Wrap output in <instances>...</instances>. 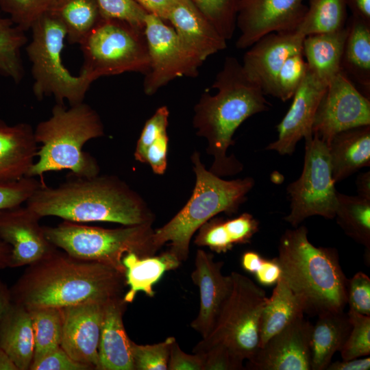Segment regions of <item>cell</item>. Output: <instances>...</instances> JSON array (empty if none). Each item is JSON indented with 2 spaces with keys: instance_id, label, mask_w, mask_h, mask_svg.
<instances>
[{
  "instance_id": "1",
  "label": "cell",
  "mask_w": 370,
  "mask_h": 370,
  "mask_svg": "<svg viewBox=\"0 0 370 370\" xmlns=\"http://www.w3.org/2000/svg\"><path fill=\"white\" fill-rule=\"evenodd\" d=\"M125 274L97 262L74 258L58 249L25 271L10 288L11 301L27 309L62 308L123 297Z\"/></svg>"
},
{
  "instance_id": "2",
  "label": "cell",
  "mask_w": 370,
  "mask_h": 370,
  "mask_svg": "<svg viewBox=\"0 0 370 370\" xmlns=\"http://www.w3.org/2000/svg\"><path fill=\"white\" fill-rule=\"evenodd\" d=\"M212 88L214 95L204 92L194 108L193 124L196 134L206 139V152L214 160L209 171L217 176L234 175L243 164L228 148L238 127L250 116L269 110V102L261 88L249 78L242 64L226 57Z\"/></svg>"
},
{
  "instance_id": "3",
  "label": "cell",
  "mask_w": 370,
  "mask_h": 370,
  "mask_svg": "<svg viewBox=\"0 0 370 370\" xmlns=\"http://www.w3.org/2000/svg\"><path fill=\"white\" fill-rule=\"evenodd\" d=\"M69 176L71 178L57 187L42 184L26 201V206L41 218L53 216L80 223L153 224L154 215L146 202L119 177Z\"/></svg>"
},
{
  "instance_id": "4",
  "label": "cell",
  "mask_w": 370,
  "mask_h": 370,
  "mask_svg": "<svg viewBox=\"0 0 370 370\" xmlns=\"http://www.w3.org/2000/svg\"><path fill=\"white\" fill-rule=\"evenodd\" d=\"M276 258L282 277L303 300L306 313L318 316L343 311L348 279L336 249L314 246L308 229L301 225L282 235Z\"/></svg>"
},
{
  "instance_id": "5",
  "label": "cell",
  "mask_w": 370,
  "mask_h": 370,
  "mask_svg": "<svg viewBox=\"0 0 370 370\" xmlns=\"http://www.w3.org/2000/svg\"><path fill=\"white\" fill-rule=\"evenodd\" d=\"M103 135L101 119L89 105L82 102L67 108L56 103L50 117L40 121L34 130L36 140L42 145L27 177L65 169L78 177L98 175L100 168L97 160L82 149L88 140Z\"/></svg>"
},
{
  "instance_id": "6",
  "label": "cell",
  "mask_w": 370,
  "mask_h": 370,
  "mask_svg": "<svg viewBox=\"0 0 370 370\" xmlns=\"http://www.w3.org/2000/svg\"><path fill=\"white\" fill-rule=\"evenodd\" d=\"M195 174V184L186 205L164 225L154 230L152 240L158 251L169 243V251L181 262L187 260L190 240L196 231L217 214L231 215L237 212L247 200L254 186V180H225L207 170L195 151L191 156Z\"/></svg>"
},
{
  "instance_id": "7",
  "label": "cell",
  "mask_w": 370,
  "mask_h": 370,
  "mask_svg": "<svg viewBox=\"0 0 370 370\" xmlns=\"http://www.w3.org/2000/svg\"><path fill=\"white\" fill-rule=\"evenodd\" d=\"M43 230L49 241L69 255L107 264L124 274L125 254L149 256L157 251L151 223L106 229L64 220L56 227L43 226Z\"/></svg>"
},
{
  "instance_id": "8",
  "label": "cell",
  "mask_w": 370,
  "mask_h": 370,
  "mask_svg": "<svg viewBox=\"0 0 370 370\" xmlns=\"http://www.w3.org/2000/svg\"><path fill=\"white\" fill-rule=\"evenodd\" d=\"M32 40L26 46L32 64V86L36 98L53 96L56 103L67 101L70 106L84 102L92 82L84 74L72 75L64 66L62 51L66 30L60 20L49 12L32 26Z\"/></svg>"
},
{
  "instance_id": "9",
  "label": "cell",
  "mask_w": 370,
  "mask_h": 370,
  "mask_svg": "<svg viewBox=\"0 0 370 370\" xmlns=\"http://www.w3.org/2000/svg\"><path fill=\"white\" fill-rule=\"evenodd\" d=\"M232 288L208 336L194 347L202 353L214 346L226 348L244 361L259 348L260 320L267 297L248 277L232 272Z\"/></svg>"
},
{
  "instance_id": "10",
  "label": "cell",
  "mask_w": 370,
  "mask_h": 370,
  "mask_svg": "<svg viewBox=\"0 0 370 370\" xmlns=\"http://www.w3.org/2000/svg\"><path fill=\"white\" fill-rule=\"evenodd\" d=\"M81 73L92 82L103 76L126 72L146 74L149 57L144 29L112 18H101L79 44Z\"/></svg>"
},
{
  "instance_id": "11",
  "label": "cell",
  "mask_w": 370,
  "mask_h": 370,
  "mask_svg": "<svg viewBox=\"0 0 370 370\" xmlns=\"http://www.w3.org/2000/svg\"><path fill=\"white\" fill-rule=\"evenodd\" d=\"M335 184L327 144L315 136L305 139L302 172L286 188L290 212L284 221L296 227L312 216L334 219L338 192Z\"/></svg>"
},
{
  "instance_id": "12",
  "label": "cell",
  "mask_w": 370,
  "mask_h": 370,
  "mask_svg": "<svg viewBox=\"0 0 370 370\" xmlns=\"http://www.w3.org/2000/svg\"><path fill=\"white\" fill-rule=\"evenodd\" d=\"M365 125H370L369 97L362 94L341 71L329 82L319 101L312 136L328 145L338 132Z\"/></svg>"
},
{
  "instance_id": "13",
  "label": "cell",
  "mask_w": 370,
  "mask_h": 370,
  "mask_svg": "<svg viewBox=\"0 0 370 370\" xmlns=\"http://www.w3.org/2000/svg\"><path fill=\"white\" fill-rule=\"evenodd\" d=\"M144 32L147 43L149 69L143 88L147 95L180 77H195L199 67L182 49L174 29L160 18L147 14Z\"/></svg>"
},
{
  "instance_id": "14",
  "label": "cell",
  "mask_w": 370,
  "mask_h": 370,
  "mask_svg": "<svg viewBox=\"0 0 370 370\" xmlns=\"http://www.w3.org/2000/svg\"><path fill=\"white\" fill-rule=\"evenodd\" d=\"M306 1L240 0L236 16L240 34L236 48H249L272 32L295 31L307 10Z\"/></svg>"
},
{
  "instance_id": "15",
  "label": "cell",
  "mask_w": 370,
  "mask_h": 370,
  "mask_svg": "<svg viewBox=\"0 0 370 370\" xmlns=\"http://www.w3.org/2000/svg\"><path fill=\"white\" fill-rule=\"evenodd\" d=\"M40 219L27 206L0 210V238L11 247L10 268L32 264L57 249L46 238Z\"/></svg>"
},
{
  "instance_id": "16",
  "label": "cell",
  "mask_w": 370,
  "mask_h": 370,
  "mask_svg": "<svg viewBox=\"0 0 370 370\" xmlns=\"http://www.w3.org/2000/svg\"><path fill=\"white\" fill-rule=\"evenodd\" d=\"M312 324L301 317L271 337L247 360L251 370H310Z\"/></svg>"
},
{
  "instance_id": "17",
  "label": "cell",
  "mask_w": 370,
  "mask_h": 370,
  "mask_svg": "<svg viewBox=\"0 0 370 370\" xmlns=\"http://www.w3.org/2000/svg\"><path fill=\"white\" fill-rule=\"evenodd\" d=\"M105 303L88 301L61 308L60 346L74 360L91 369L99 370L98 347Z\"/></svg>"
},
{
  "instance_id": "18",
  "label": "cell",
  "mask_w": 370,
  "mask_h": 370,
  "mask_svg": "<svg viewBox=\"0 0 370 370\" xmlns=\"http://www.w3.org/2000/svg\"><path fill=\"white\" fill-rule=\"evenodd\" d=\"M327 84L309 69L293 96L292 103L277 125L278 138L266 150L280 155H291L298 142L312 136V127L319 101Z\"/></svg>"
},
{
  "instance_id": "19",
  "label": "cell",
  "mask_w": 370,
  "mask_h": 370,
  "mask_svg": "<svg viewBox=\"0 0 370 370\" xmlns=\"http://www.w3.org/2000/svg\"><path fill=\"white\" fill-rule=\"evenodd\" d=\"M305 36L294 32L266 34L245 53L242 66L251 79L261 88L265 95L273 97L277 75L285 60L303 51Z\"/></svg>"
},
{
  "instance_id": "20",
  "label": "cell",
  "mask_w": 370,
  "mask_h": 370,
  "mask_svg": "<svg viewBox=\"0 0 370 370\" xmlns=\"http://www.w3.org/2000/svg\"><path fill=\"white\" fill-rule=\"evenodd\" d=\"M223 262L214 261L211 254L197 251L191 279L199 288L200 302L199 313L190 326L202 338L212 330L232 288L231 275H223Z\"/></svg>"
},
{
  "instance_id": "21",
  "label": "cell",
  "mask_w": 370,
  "mask_h": 370,
  "mask_svg": "<svg viewBox=\"0 0 370 370\" xmlns=\"http://www.w3.org/2000/svg\"><path fill=\"white\" fill-rule=\"evenodd\" d=\"M186 54L199 66L226 48L223 38L192 0H177L167 19Z\"/></svg>"
},
{
  "instance_id": "22",
  "label": "cell",
  "mask_w": 370,
  "mask_h": 370,
  "mask_svg": "<svg viewBox=\"0 0 370 370\" xmlns=\"http://www.w3.org/2000/svg\"><path fill=\"white\" fill-rule=\"evenodd\" d=\"M38 150L31 125L19 123L10 125L0 119V184L27 177Z\"/></svg>"
},
{
  "instance_id": "23",
  "label": "cell",
  "mask_w": 370,
  "mask_h": 370,
  "mask_svg": "<svg viewBox=\"0 0 370 370\" xmlns=\"http://www.w3.org/2000/svg\"><path fill=\"white\" fill-rule=\"evenodd\" d=\"M127 304L123 296L104 304L98 347L99 370H134L132 341L123 322Z\"/></svg>"
},
{
  "instance_id": "24",
  "label": "cell",
  "mask_w": 370,
  "mask_h": 370,
  "mask_svg": "<svg viewBox=\"0 0 370 370\" xmlns=\"http://www.w3.org/2000/svg\"><path fill=\"white\" fill-rule=\"evenodd\" d=\"M335 183L370 166V125L338 132L328 145Z\"/></svg>"
},
{
  "instance_id": "25",
  "label": "cell",
  "mask_w": 370,
  "mask_h": 370,
  "mask_svg": "<svg viewBox=\"0 0 370 370\" xmlns=\"http://www.w3.org/2000/svg\"><path fill=\"white\" fill-rule=\"evenodd\" d=\"M0 347L18 370H29L34 353V337L29 311L11 301L0 321Z\"/></svg>"
},
{
  "instance_id": "26",
  "label": "cell",
  "mask_w": 370,
  "mask_h": 370,
  "mask_svg": "<svg viewBox=\"0 0 370 370\" xmlns=\"http://www.w3.org/2000/svg\"><path fill=\"white\" fill-rule=\"evenodd\" d=\"M125 268V282L130 288L124 294L126 303H132L139 292L149 297L155 295L153 286L168 271L178 268L182 262L169 250L158 255L139 256L135 253H127L122 259Z\"/></svg>"
},
{
  "instance_id": "27",
  "label": "cell",
  "mask_w": 370,
  "mask_h": 370,
  "mask_svg": "<svg viewBox=\"0 0 370 370\" xmlns=\"http://www.w3.org/2000/svg\"><path fill=\"white\" fill-rule=\"evenodd\" d=\"M258 230L259 221L248 212L232 219L214 217L199 228L194 243L219 254L225 253L235 245L250 243Z\"/></svg>"
},
{
  "instance_id": "28",
  "label": "cell",
  "mask_w": 370,
  "mask_h": 370,
  "mask_svg": "<svg viewBox=\"0 0 370 370\" xmlns=\"http://www.w3.org/2000/svg\"><path fill=\"white\" fill-rule=\"evenodd\" d=\"M352 328L347 312H330L318 315L310 338L311 370H325L340 352Z\"/></svg>"
},
{
  "instance_id": "29",
  "label": "cell",
  "mask_w": 370,
  "mask_h": 370,
  "mask_svg": "<svg viewBox=\"0 0 370 370\" xmlns=\"http://www.w3.org/2000/svg\"><path fill=\"white\" fill-rule=\"evenodd\" d=\"M305 312L303 300L281 276L262 310L259 347L292 322L303 317Z\"/></svg>"
},
{
  "instance_id": "30",
  "label": "cell",
  "mask_w": 370,
  "mask_h": 370,
  "mask_svg": "<svg viewBox=\"0 0 370 370\" xmlns=\"http://www.w3.org/2000/svg\"><path fill=\"white\" fill-rule=\"evenodd\" d=\"M347 29L312 34L304 38L303 54L308 69L323 83L328 84L341 71Z\"/></svg>"
},
{
  "instance_id": "31",
  "label": "cell",
  "mask_w": 370,
  "mask_h": 370,
  "mask_svg": "<svg viewBox=\"0 0 370 370\" xmlns=\"http://www.w3.org/2000/svg\"><path fill=\"white\" fill-rule=\"evenodd\" d=\"M341 69L358 84L370 92V23L351 16L347 21Z\"/></svg>"
},
{
  "instance_id": "32",
  "label": "cell",
  "mask_w": 370,
  "mask_h": 370,
  "mask_svg": "<svg viewBox=\"0 0 370 370\" xmlns=\"http://www.w3.org/2000/svg\"><path fill=\"white\" fill-rule=\"evenodd\" d=\"M50 12L64 27L71 44L79 45L102 18L96 0H61Z\"/></svg>"
},
{
  "instance_id": "33",
  "label": "cell",
  "mask_w": 370,
  "mask_h": 370,
  "mask_svg": "<svg viewBox=\"0 0 370 370\" xmlns=\"http://www.w3.org/2000/svg\"><path fill=\"white\" fill-rule=\"evenodd\" d=\"M336 222L345 234L370 251V200L337 192Z\"/></svg>"
},
{
  "instance_id": "34",
  "label": "cell",
  "mask_w": 370,
  "mask_h": 370,
  "mask_svg": "<svg viewBox=\"0 0 370 370\" xmlns=\"http://www.w3.org/2000/svg\"><path fill=\"white\" fill-rule=\"evenodd\" d=\"M309 5L296 32L304 36L329 33L345 27V0H308Z\"/></svg>"
},
{
  "instance_id": "35",
  "label": "cell",
  "mask_w": 370,
  "mask_h": 370,
  "mask_svg": "<svg viewBox=\"0 0 370 370\" xmlns=\"http://www.w3.org/2000/svg\"><path fill=\"white\" fill-rule=\"evenodd\" d=\"M27 42L25 32L0 15V75L16 84L24 76L21 50Z\"/></svg>"
},
{
  "instance_id": "36",
  "label": "cell",
  "mask_w": 370,
  "mask_h": 370,
  "mask_svg": "<svg viewBox=\"0 0 370 370\" xmlns=\"http://www.w3.org/2000/svg\"><path fill=\"white\" fill-rule=\"evenodd\" d=\"M29 311L34 337L35 362L60 346L62 332L61 308L41 307Z\"/></svg>"
},
{
  "instance_id": "37",
  "label": "cell",
  "mask_w": 370,
  "mask_h": 370,
  "mask_svg": "<svg viewBox=\"0 0 370 370\" xmlns=\"http://www.w3.org/2000/svg\"><path fill=\"white\" fill-rule=\"evenodd\" d=\"M240 0H192L197 8L226 40L232 38L236 28Z\"/></svg>"
},
{
  "instance_id": "38",
  "label": "cell",
  "mask_w": 370,
  "mask_h": 370,
  "mask_svg": "<svg viewBox=\"0 0 370 370\" xmlns=\"http://www.w3.org/2000/svg\"><path fill=\"white\" fill-rule=\"evenodd\" d=\"M61 0H0L1 9L25 32L43 14L51 12Z\"/></svg>"
},
{
  "instance_id": "39",
  "label": "cell",
  "mask_w": 370,
  "mask_h": 370,
  "mask_svg": "<svg viewBox=\"0 0 370 370\" xmlns=\"http://www.w3.org/2000/svg\"><path fill=\"white\" fill-rule=\"evenodd\" d=\"M308 70L303 51L288 57L277 75L273 97L282 101L291 99L303 82Z\"/></svg>"
},
{
  "instance_id": "40",
  "label": "cell",
  "mask_w": 370,
  "mask_h": 370,
  "mask_svg": "<svg viewBox=\"0 0 370 370\" xmlns=\"http://www.w3.org/2000/svg\"><path fill=\"white\" fill-rule=\"evenodd\" d=\"M352 324L348 337L340 352L343 360L369 356L370 354V316L349 310Z\"/></svg>"
},
{
  "instance_id": "41",
  "label": "cell",
  "mask_w": 370,
  "mask_h": 370,
  "mask_svg": "<svg viewBox=\"0 0 370 370\" xmlns=\"http://www.w3.org/2000/svg\"><path fill=\"white\" fill-rule=\"evenodd\" d=\"M175 337L152 345H138L132 341V354L134 370H166L170 346Z\"/></svg>"
},
{
  "instance_id": "42",
  "label": "cell",
  "mask_w": 370,
  "mask_h": 370,
  "mask_svg": "<svg viewBox=\"0 0 370 370\" xmlns=\"http://www.w3.org/2000/svg\"><path fill=\"white\" fill-rule=\"evenodd\" d=\"M102 18L123 21L144 29L148 14L135 0H96Z\"/></svg>"
},
{
  "instance_id": "43",
  "label": "cell",
  "mask_w": 370,
  "mask_h": 370,
  "mask_svg": "<svg viewBox=\"0 0 370 370\" xmlns=\"http://www.w3.org/2000/svg\"><path fill=\"white\" fill-rule=\"evenodd\" d=\"M42 184L34 177H25L8 184H0V210L26 203Z\"/></svg>"
},
{
  "instance_id": "44",
  "label": "cell",
  "mask_w": 370,
  "mask_h": 370,
  "mask_svg": "<svg viewBox=\"0 0 370 370\" xmlns=\"http://www.w3.org/2000/svg\"><path fill=\"white\" fill-rule=\"evenodd\" d=\"M347 304L349 310L370 316V278L363 272L348 279Z\"/></svg>"
},
{
  "instance_id": "45",
  "label": "cell",
  "mask_w": 370,
  "mask_h": 370,
  "mask_svg": "<svg viewBox=\"0 0 370 370\" xmlns=\"http://www.w3.org/2000/svg\"><path fill=\"white\" fill-rule=\"evenodd\" d=\"M91 370L84 364L74 360L60 346L40 359L33 362L29 370Z\"/></svg>"
},
{
  "instance_id": "46",
  "label": "cell",
  "mask_w": 370,
  "mask_h": 370,
  "mask_svg": "<svg viewBox=\"0 0 370 370\" xmlns=\"http://www.w3.org/2000/svg\"><path fill=\"white\" fill-rule=\"evenodd\" d=\"M204 360V370L243 369V361L222 346H214L199 353Z\"/></svg>"
},
{
  "instance_id": "47",
  "label": "cell",
  "mask_w": 370,
  "mask_h": 370,
  "mask_svg": "<svg viewBox=\"0 0 370 370\" xmlns=\"http://www.w3.org/2000/svg\"><path fill=\"white\" fill-rule=\"evenodd\" d=\"M167 369L204 370V360L201 354L185 353L175 339L170 346Z\"/></svg>"
},
{
  "instance_id": "48",
  "label": "cell",
  "mask_w": 370,
  "mask_h": 370,
  "mask_svg": "<svg viewBox=\"0 0 370 370\" xmlns=\"http://www.w3.org/2000/svg\"><path fill=\"white\" fill-rule=\"evenodd\" d=\"M254 275L261 285H275L282 276L281 267L277 258H264L260 268Z\"/></svg>"
},
{
  "instance_id": "49",
  "label": "cell",
  "mask_w": 370,
  "mask_h": 370,
  "mask_svg": "<svg viewBox=\"0 0 370 370\" xmlns=\"http://www.w3.org/2000/svg\"><path fill=\"white\" fill-rule=\"evenodd\" d=\"M148 14L167 21L177 0H135Z\"/></svg>"
},
{
  "instance_id": "50",
  "label": "cell",
  "mask_w": 370,
  "mask_h": 370,
  "mask_svg": "<svg viewBox=\"0 0 370 370\" xmlns=\"http://www.w3.org/2000/svg\"><path fill=\"white\" fill-rule=\"evenodd\" d=\"M370 369V358H356L330 362L328 370H369Z\"/></svg>"
},
{
  "instance_id": "51",
  "label": "cell",
  "mask_w": 370,
  "mask_h": 370,
  "mask_svg": "<svg viewBox=\"0 0 370 370\" xmlns=\"http://www.w3.org/2000/svg\"><path fill=\"white\" fill-rule=\"evenodd\" d=\"M352 15L370 23V0H345Z\"/></svg>"
},
{
  "instance_id": "52",
  "label": "cell",
  "mask_w": 370,
  "mask_h": 370,
  "mask_svg": "<svg viewBox=\"0 0 370 370\" xmlns=\"http://www.w3.org/2000/svg\"><path fill=\"white\" fill-rule=\"evenodd\" d=\"M264 258L254 251H247L241 256V266L248 273L254 274L260 268Z\"/></svg>"
},
{
  "instance_id": "53",
  "label": "cell",
  "mask_w": 370,
  "mask_h": 370,
  "mask_svg": "<svg viewBox=\"0 0 370 370\" xmlns=\"http://www.w3.org/2000/svg\"><path fill=\"white\" fill-rule=\"evenodd\" d=\"M356 185L358 195L370 200V172L359 174L356 178Z\"/></svg>"
},
{
  "instance_id": "54",
  "label": "cell",
  "mask_w": 370,
  "mask_h": 370,
  "mask_svg": "<svg viewBox=\"0 0 370 370\" xmlns=\"http://www.w3.org/2000/svg\"><path fill=\"white\" fill-rule=\"evenodd\" d=\"M10 302V288L0 280V321Z\"/></svg>"
},
{
  "instance_id": "55",
  "label": "cell",
  "mask_w": 370,
  "mask_h": 370,
  "mask_svg": "<svg viewBox=\"0 0 370 370\" xmlns=\"http://www.w3.org/2000/svg\"><path fill=\"white\" fill-rule=\"evenodd\" d=\"M11 247L0 238V270L10 267Z\"/></svg>"
},
{
  "instance_id": "56",
  "label": "cell",
  "mask_w": 370,
  "mask_h": 370,
  "mask_svg": "<svg viewBox=\"0 0 370 370\" xmlns=\"http://www.w3.org/2000/svg\"><path fill=\"white\" fill-rule=\"evenodd\" d=\"M0 370H18L14 362L0 347Z\"/></svg>"
}]
</instances>
